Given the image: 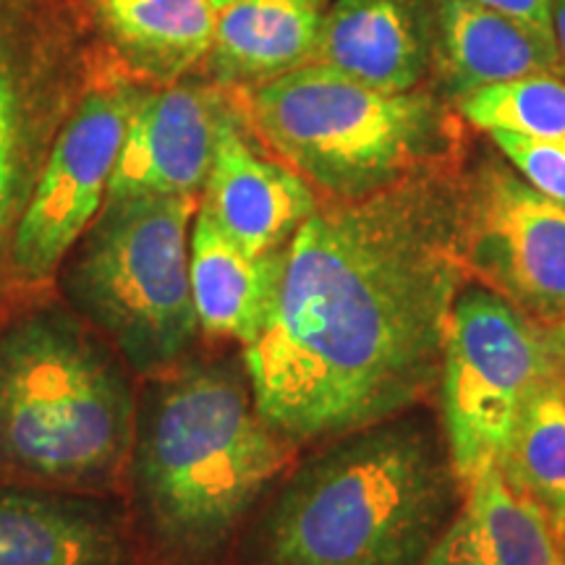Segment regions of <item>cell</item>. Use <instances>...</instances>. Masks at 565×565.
I'll return each mask as SVG.
<instances>
[{
    "instance_id": "obj_2",
    "label": "cell",
    "mask_w": 565,
    "mask_h": 565,
    "mask_svg": "<svg viewBox=\"0 0 565 565\" xmlns=\"http://www.w3.org/2000/svg\"><path fill=\"white\" fill-rule=\"evenodd\" d=\"M445 435L412 412L335 437L282 484L259 565H424L461 505Z\"/></svg>"
},
{
    "instance_id": "obj_26",
    "label": "cell",
    "mask_w": 565,
    "mask_h": 565,
    "mask_svg": "<svg viewBox=\"0 0 565 565\" xmlns=\"http://www.w3.org/2000/svg\"><path fill=\"white\" fill-rule=\"evenodd\" d=\"M210 3H212V9L221 11V9H225V6H228V3H233V0H210Z\"/></svg>"
},
{
    "instance_id": "obj_6",
    "label": "cell",
    "mask_w": 565,
    "mask_h": 565,
    "mask_svg": "<svg viewBox=\"0 0 565 565\" xmlns=\"http://www.w3.org/2000/svg\"><path fill=\"white\" fill-rule=\"evenodd\" d=\"M200 196L145 194L110 200L74 246L66 294L124 356L160 377L186 356L196 320L192 221Z\"/></svg>"
},
{
    "instance_id": "obj_5",
    "label": "cell",
    "mask_w": 565,
    "mask_h": 565,
    "mask_svg": "<svg viewBox=\"0 0 565 565\" xmlns=\"http://www.w3.org/2000/svg\"><path fill=\"white\" fill-rule=\"evenodd\" d=\"M238 95L244 124L328 202L440 171L458 150L456 118L427 89L391 95L309 63Z\"/></svg>"
},
{
    "instance_id": "obj_24",
    "label": "cell",
    "mask_w": 565,
    "mask_h": 565,
    "mask_svg": "<svg viewBox=\"0 0 565 565\" xmlns=\"http://www.w3.org/2000/svg\"><path fill=\"white\" fill-rule=\"evenodd\" d=\"M553 38L561 55V66L565 76V0H553Z\"/></svg>"
},
{
    "instance_id": "obj_19",
    "label": "cell",
    "mask_w": 565,
    "mask_h": 565,
    "mask_svg": "<svg viewBox=\"0 0 565 565\" xmlns=\"http://www.w3.org/2000/svg\"><path fill=\"white\" fill-rule=\"evenodd\" d=\"M97 17L129 74L179 82L202 66L215 32L210 0H95Z\"/></svg>"
},
{
    "instance_id": "obj_18",
    "label": "cell",
    "mask_w": 565,
    "mask_h": 565,
    "mask_svg": "<svg viewBox=\"0 0 565 565\" xmlns=\"http://www.w3.org/2000/svg\"><path fill=\"white\" fill-rule=\"evenodd\" d=\"M0 565H131V545L103 505L0 487Z\"/></svg>"
},
{
    "instance_id": "obj_3",
    "label": "cell",
    "mask_w": 565,
    "mask_h": 565,
    "mask_svg": "<svg viewBox=\"0 0 565 565\" xmlns=\"http://www.w3.org/2000/svg\"><path fill=\"white\" fill-rule=\"evenodd\" d=\"M246 380L228 364L179 366L154 377L137 414L129 463L141 511L179 561L221 553L294 458L296 445L259 416Z\"/></svg>"
},
{
    "instance_id": "obj_14",
    "label": "cell",
    "mask_w": 565,
    "mask_h": 565,
    "mask_svg": "<svg viewBox=\"0 0 565 565\" xmlns=\"http://www.w3.org/2000/svg\"><path fill=\"white\" fill-rule=\"evenodd\" d=\"M435 71L443 92L461 103L475 92L532 74H561L550 30L477 0H435Z\"/></svg>"
},
{
    "instance_id": "obj_22",
    "label": "cell",
    "mask_w": 565,
    "mask_h": 565,
    "mask_svg": "<svg viewBox=\"0 0 565 565\" xmlns=\"http://www.w3.org/2000/svg\"><path fill=\"white\" fill-rule=\"evenodd\" d=\"M490 137L529 186L565 207V147L508 131H490Z\"/></svg>"
},
{
    "instance_id": "obj_21",
    "label": "cell",
    "mask_w": 565,
    "mask_h": 565,
    "mask_svg": "<svg viewBox=\"0 0 565 565\" xmlns=\"http://www.w3.org/2000/svg\"><path fill=\"white\" fill-rule=\"evenodd\" d=\"M458 110L482 131H508L565 147V76L532 74L463 97Z\"/></svg>"
},
{
    "instance_id": "obj_10",
    "label": "cell",
    "mask_w": 565,
    "mask_h": 565,
    "mask_svg": "<svg viewBox=\"0 0 565 565\" xmlns=\"http://www.w3.org/2000/svg\"><path fill=\"white\" fill-rule=\"evenodd\" d=\"M74 103L58 26L30 0H0V270Z\"/></svg>"
},
{
    "instance_id": "obj_25",
    "label": "cell",
    "mask_w": 565,
    "mask_h": 565,
    "mask_svg": "<svg viewBox=\"0 0 565 565\" xmlns=\"http://www.w3.org/2000/svg\"><path fill=\"white\" fill-rule=\"evenodd\" d=\"M547 338H550V345H553L557 356L565 362V317L557 324H553V328H547Z\"/></svg>"
},
{
    "instance_id": "obj_23",
    "label": "cell",
    "mask_w": 565,
    "mask_h": 565,
    "mask_svg": "<svg viewBox=\"0 0 565 565\" xmlns=\"http://www.w3.org/2000/svg\"><path fill=\"white\" fill-rule=\"evenodd\" d=\"M477 3L492 6V9L524 19L540 30L553 32V0H477Z\"/></svg>"
},
{
    "instance_id": "obj_7",
    "label": "cell",
    "mask_w": 565,
    "mask_h": 565,
    "mask_svg": "<svg viewBox=\"0 0 565 565\" xmlns=\"http://www.w3.org/2000/svg\"><path fill=\"white\" fill-rule=\"evenodd\" d=\"M565 370L547 328L490 288H463L450 315L440 372L443 435L466 487L498 469L521 408Z\"/></svg>"
},
{
    "instance_id": "obj_17",
    "label": "cell",
    "mask_w": 565,
    "mask_h": 565,
    "mask_svg": "<svg viewBox=\"0 0 565 565\" xmlns=\"http://www.w3.org/2000/svg\"><path fill=\"white\" fill-rule=\"evenodd\" d=\"M424 565H565V550L545 515L487 469L463 487Z\"/></svg>"
},
{
    "instance_id": "obj_20",
    "label": "cell",
    "mask_w": 565,
    "mask_h": 565,
    "mask_svg": "<svg viewBox=\"0 0 565 565\" xmlns=\"http://www.w3.org/2000/svg\"><path fill=\"white\" fill-rule=\"evenodd\" d=\"M498 469L545 515L565 550V370L529 395Z\"/></svg>"
},
{
    "instance_id": "obj_11",
    "label": "cell",
    "mask_w": 565,
    "mask_h": 565,
    "mask_svg": "<svg viewBox=\"0 0 565 565\" xmlns=\"http://www.w3.org/2000/svg\"><path fill=\"white\" fill-rule=\"evenodd\" d=\"M236 110L228 89L207 79L183 76L147 87L126 126L105 202L145 194L200 196L223 124Z\"/></svg>"
},
{
    "instance_id": "obj_12",
    "label": "cell",
    "mask_w": 565,
    "mask_h": 565,
    "mask_svg": "<svg viewBox=\"0 0 565 565\" xmlns=\"http://www.w3.org/2000/svg\"><path fill=\"white\" fill-rule=\"evenodd\" d=\"M320 204L312 183L252 145L238 105L217 137L200 210L244 252L270 254L286 249Z\"/></svg>"
},
{
    "instance_id": "obj_4",
    "label": "cell",
    "mask_w": 565,
    "mask_h": 565,
    "mask_svg": "<svg viewBox=\"0 0 565 565\" xmlns=\"http://www.w3.org/2000/svg\"><path fill=\"white\" fill-rule=\"evenodd\" d=\"M129 374L87 324L55 307L0 330V469L58 484H105L131 461Z\"/></svg>"
},
{
    "instance_id": "obj_27",
    "label": "cell",
    "mask_w": 565,
    "mask_h": 565,
    "mask_svg": "<svg viewBox=\"0 0 565 565\" xmlns=\"http://www.w3.org/2000/svg\"><path fill=\"white\" fill-rule=\"evenodd\" d=\"M324 3H330V0H324Z\"/></svg>"
},
{
    "instance_id": "obj_15",
    "label": "cell",
    "mask_w": 565,
    "mask_h": 565,
    "mask_svg": "<svg viewBox=\"0 0 565 565\" xmlns=\"http://www.w3.org/2000/svg\"><path fill=\"white\" fill-rule=\"evenodd\" d=\"M324 0H233L215 11L204 79L246 92L315 63Z\"/></svg>"
},
{
    "instance_id": "obj_16",
    "label": "cell",
    "mask_w": 565,
    "mask_h": 565,
    "mask_svg": "<svg viewBox=\"0 0 565 565\" xmlns=\"http://www.w3.org/2000/svg\"><path fill=\"white\" fill-rule=\"evenodd\" d=\"M286 249L244 252L207 212L196 207L192 228V294L200 330L249 349L273 320L286 273Z\"/></svg>"
},
{
    "instance_id": "obj_9",
    "label": "cell",
    "mask_w": 565,
    "mask_h": 565,
    "mask_svg": "<svg viewBox=\"0 0 565 565\" xmlns=\"http://www.w3.org/2000/svg\"><path fill=\"white\" fill-rule=\"evenodd\" d=\"M461 257L469 280L542 328L565 317V207L511 162L487 160L461 183Z\"/></svg>"
},
{
    "instance_id": "obj_1",
    "label": "cell",
    "mask_w": 565,
    "mask_h": 565,
    "mask_svg": "<svg viewBox=\"0 0 565 565\" xmlns=\"http://www.w3.org/2000/svg\"><path fill=\"white\" fill-rule=\"evenodd\" d=\"M466 282L448 168L320 204L288 244L270 324L244 349L259 416L307 445L408 414L440 385Z\"/></svg>"
},
{
    "instance_id": "obj_8",
    "label": "cell",
    "mask_w": 565,
    "mask_h": 565,
    "mask_svg": "<svg viewBox=\"0 0 565 565\" xmlns=\"http://www.w3.org/2000/svg\"><path fill=\"white\" fill-rule=\"evenodd\" d=\"M145 84L134 74H105L79 92L53 137L40 179L11 246V278L47 282L100 215L126 126Z\"/></svg>"
},
{
    "instance_id": "obj_13",
    "label": "cell",
    "mask_w": 565,
    "mask_h": 565,
    "mask_svg": "<svg viewBox=\"0 0 565 565\" xmlns=\"http://www.w3.org/2000/svg\"><path fill=\"white\" fill-rule=\"evenodd\" d=\"M435 0H330L315 63L398 95L435 71Z\"/></svg>"
}]
</instances>
